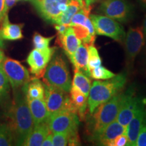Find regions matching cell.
<instances>
[{
  "instance_id": "6da1fadb",
  "label": "cell",
  "mask_w": 146,
  "mask_h": 146,
  "mask_svg": "<svg viewBox=\"0 0 146 146\" xmlns=\"http://www.w3.org/2000/svg\"><path fill=\"white\" fill-rule=\"evenodd\" d=\"M14 100L8 110L11 129L13 131L16 145H23L24 141L34 127L32 114L27 101L24 87L15 89Z\"/></svg>"
},
{
  "instance_id": "7a4b0ae2",
  "label": "cell",
  "mask_w": 146,
  "mask_h": 146,
  "mask_svg": "<svg viewBox=\"0 0 146 146\" xmlns=\"http://www.w3.org/2000/svg\"><path fill=\"white\" fill-rule=\"evenodd\" d=\"M127 83L125 74H116L106 81L93 82L87 99L89 113L92 114L99 106L119 94Z\"/></svg>"
},
{
  "instance_id": "3957f363",
  "label": "cell",
  "mask_w": 146,
  "mask_h": 146,
  "mask_svg": "<svg viewBox=\"0 0 146 146\" xmlns=\"http://www.w3.org/2000/svg\"><path fill=\"white\" fill-rule=\"evenodd\" d=\"M43 81L45 84L70 92L72 87L71 76L66 62L61 54L55 55L50 60L45 70Z\"/></svg>"
},
{
  "instance_id": "277c9868",
  "label": "cell",
  "mask_w": 146,
  "mask_h": 146,
  "mask_svg": "<svg viewBox=\"0 0 146 146\" xmlns=\"http://www.w3.org/2000/svg\"><path fill=\"white\" fill-rule=\"evenodd\" d=\"M122 98L123 94L120 92L96 109L92 114L93 137L101 132L109 124L116 120Z\"/></svg>"
},
{
  "instance_id": "5b68a950",
  "label": "cell",
  "mask_w": 146,
  "mask_h": 146,
  "mask_svg": "<svg viewBox=\"0 0 146 146\" xmlns=\"http://www.w3.org/2000/svg\"><path fill=\"white\" fill-rule=\"evenodd\" d=\"M45 100L49 114L52 115L60 111L68 110L77 114L68 93L58 87L45 84Z\"/></svg>"
},
{
  "instance_id": "8992f818",
  "label": "cell",
  "mask_w": 146,
  "mask_h": 146,
  "mask_svg": "<svg viewBox=\"0 0 146 146\" xmlns=\"http://www.w3.org/2000/svg\"><path fill=\"white\" fill-rule=\"evenodd\" d=\"M89 18L94 25L96 35L108 36L120 43L124 41L125 31L118 21L100 14H90Z\"/></svg>"
},
{
  "instance_id": "52a82bcc",
  "label": "cell",
  "mask_w": 146,
  "mask_h": 146,
  "mask_svg": "<svg viewBox=\"0 0 146 146\" xmlns=\"http://www.w3.org/2000/svg\"><path fill=\"white\" fill-rule=\"evenodd\" d=\"M99 11L103 15L124 23L132 18L134 9L127 0H103Z\"/></svg>"
},
{
  "instance_id": "ba28073f",
  "label": "cell",
  "mask_w": 146,
  "mask_h": 146,
  "mask_svg": "<svg viewBox=\"0 0 146 146\" xmlns=\"http://www.w3.org/2000/svg\"><path fill=\"white\" fill-rule=\"evenodd\" d=\"M1 66L14 90L23 88L31 81L28 70L18 60L4 58Z\"/></svg>"
},
{
  "instance_id": "9c48e42d",
  "label": "cell",
  "mask_w": 146,
  "mask_h": 146,
  "mask_svg": "<svg viewBox=\"0 0 146 146\" xmlns=\"http://www.w3.org/2000/svg\"><path fill=\"white\" fill-rule=\"evenodd\" d=\"M71 0H33L36 11L43 19L56 25Z\"/></svg>"
},
{
  "instance_id": "30bf717a",
  "label": "cell",
  "mask_w": 146,
  "mask_h": 146,
  "mask_svg": "<svg viewBox=\"0 0 146 146\" xmlns=\"http://www.w3.org/2000/svg\"><path fill=\"white\" fill-rule=\"evenodd\" d=\"M47 124L52 133L77 131L79 118L76 113L63 110L50 115Z\"/></svg>"
},
{
  "instance_id": "8fae6325",
  "label": "cell",
  "mask_w": 146,
  "mask_h": 146,
  "mask_svg": "<svg viewBox=\"0 0 146 146\" xmlns=\"http://www.w3.org/2000/svg\"><path fill=\"white\" fill-rule=\"evenodd\" d=\"M56 47H47L46 48H35L29 54L27 62L30 67V71L36 76V78L43 77L47 66L54 56Z\"/></svg>"
},
{
  "instance_id": "7c38bea8",
  "label": "cell",
  "mask_w": 146,
  "mask_h": 146,
  "mask_svg": "<svg viewBox=\"0 0 146 146\" xmlns=\"http://www.w3.org/2000/svg\"><path fill=\"white\" fill-rule=\"evenodd\" d=\"M143 100V98L137 96L132 89H129L123 94L121 104L116 120L124 127H127Z\"/></svg>"
},
{
  "instance_id": "4fadbf2b",
  "label": "cell",
  "mask_w": 146,
  "mask_h": 146,
  "mask_svg": "<svg viewBox=\"0 0 146 146\" xmlns=\"http://www.w3.org/2000/svg\"><path fill=\"white\" fill-rule=\"evenodd\" d=\"M144 33L142 27L130 28L126 33L124 43L126 57L129 64L133 63L145 44Z\"/></svg>"
},
{
  "instance_id": "5bb4252c",
  "label": "cell",
  "mask_w": 146,
  "mask_h": 146,
  "mask_svg": "<svg viewBox=\"0 0 146 146\" xmlns=\"http://www.w3.org/2000/svg\"><path fill=\"white\" fill-rule=\"evenodd\" d=\"M146 117V99H143L132 119L126 127L128 146H135L137 137Z\"/></svg>"
},
{
  "instance_id": "9a60e30c",
  "label": "cell",
  "mask_w": 146,
  "mask_h": 146,
  "mask_svg": "<svg viewBox=\"0 0 146 146\" xmlns=\"http://www.w3.org/2000/svg\"><path fill=\"white\" fill-rule=\"evenodd\" d=\"M56 41L58 45L62 47L70 62H72L74 52L82 43L81 40L76 36L72 27L68 26L64 33L58 34V39Z\"/></svg>"
},
{
  "instance_id": "2e32d148",
  "label": "cell",
  "mask_w": 146,
  "mask_h": 146,
  "mask_svg": "<svg viewBox=\"0 0 146 146\" xmlns=\"http://www.w3.org/2000/svg\"><path fill=\"white\" fill-rule=\"evenodd\" d=\"M126 133V127L120 124L117 120H114L109 124L101 132L93 137V139L100 145L108 146L110 141L120 135Z\"/></svg>"
},
{
  "instance_id": "e0dca14e",
  "label": "cell",
  "mask_w": 146,
  "mask_h": 146,
  "mask_svg": "<svg viewBox=\"0 0 146 146\" xmlns=\"http://www.w3.org/2000/svg\"><path fill=\"white\" fill-rule=\"evenodd\" d=\"M27 101L31 112L34 126L47 122L50 114L47 110L45 100L32 99L27 97Z\"/></svg>"
},
{
  "instance_id": "ac0fdd59",
  "label": "cell",
  "mask_w": 146,
  "mask_h": 146,
  "mask_svg": "<svg viewBox=\"0 0 146 146\" xmlns=\"http://www.w3.org/2000/svg\"><path fill=\"white\" fill-rule=\"evenodd\" d=\"M23 24H12L8 20V14L5 16L1 27H0V36L3 39L9 41H16L22 39Z\"/></svg>"
},
{
  "instance_id": "d6986e66",
  "label": "cell",
  "mask_w": 146,
  "mask_h": 146,
  "mask_svg": "<svg viewBox=\"0 0 146 146\" xmlns=\"http://www.w3.org/2000/svg\"><path fill=\"white\" fill-rule=\"evenodd\" d=\"M51 132L47 122L34 126L30 135L24 141L23 145L26 146H40L42 145L43 140Z\"/></svg>"
},
{
  "instance_id": "ffe728a7",
  "label": "cell",
  "mask_w": 146,
  "mask_h": 146,
  "mask_svg": "<svg viewBox=\"0 0 146 146\" xmlns=\"http://www.w3.org/2000/svg\"><path fill=\"white\" fill-rule=\"evenodd\" d=\"M89 49L88 45L81 43L77 50L74 52L73 59L71 62L74 65L75 70H80L90 77L88 68Z\"/></svg>"
},
{
  "instance_id": "44dd1931",
  "label": "cell",
  "mask_w": 146,
  "mask_h": 146,
  "mask_svg": "<svg viewBox=\"0 0 146 146\" xmlns=\"http://www.w3.org/2000/svg\"><path fill=\"white\" fill-rule=\"evenodd\" d=\"M70 99L73 104L76 107L79 119L83 120L87 114V109L88 107V102H87L88 98L81 91L72 85L70 89Z\"/></svg>"
},
{
  "instance_id": "7402d4cb",
  "label": "cell",
  "mask_w": 146,
  "mask_h": 146,
  "mask_svg": "<svg viewBox=\"0 0 146 146\" xmlns=\"http://www.w3.org/2000/svg\"><path fill=\"white\" fill-rule=\"evenodd\" d=\"M23 87L28 98L45 100V86L38 78H32L31 82H29Z\"/></svg>"
},
{
  "instance_id": "603a6c76",
  "label": "cell",
  "mask_w": 146,
  "mask_h": 146,
  "mask_svg": "<svg viewBox=\"0 0 146 146\" xmlns=\"http://www.w3.org/2000/svg\"><path fill=\"white\" fill-rule=\"evenodd\" d=\"M72 85L81 91L88 98L91 87V81L89 76L81 71L75 70Z\"/></svg>"
},
{
  "instance_id": "cb8c5ba5",
  "label": "cell",
  "mask_w": 146,
  "mask_h": 146,
  "mask_svg": "<svg viewBox=\"0 0 146 146\" xmlns=\"http://www.w3.org/2000/svg\"><path fill=\"white\" fill-rule=\"evenodd\" d=\"M82 8V6L77 0H71L68 3L66 10L62 14L56 25H65L69 26L73 16Z\"/></svg>"
},
{
  "instance_id": "d4e9b609",
  "label": "cell",
  "mask_w": 146,
  "mask_h": 146,
  "mask_svg": "<svg viewBox=\"0 0 146 146\" xmlns=\"http://www.w3.org/2000/svg\"><path fill=\"white\" fill-rule=\"evenodd\" d=\"M14 140L13 131L8 124H0V146L12 145Z\"/></svg>"
},
{
  "instance_id": "484cf974",
  "label": "cell",
  "mask_w": 146,
  "mask_h": 146,
  "mask_svg": "<svg viewBox=\"0 0 146 146\" xmlns=\"http://www.w3.org/2000/svg\"><path fill=\"white\" fill-rule=\"evenodd\" d=\"M90 77L95 80H108L112 78L116 75L112 71L105 68L104 66H100L89 71Z\"/></svg>"
},
{
  "instance_id": "4316f807",
  "label": "cell",
  "mask_w": 146,
  "mask_h": 146,
  "mask_svg": "<svg viewBox=\"0 0 146 146\" xmlns=\"http://www.w3.org/2000/svg\"><path fill=\"white\" fill-rule=\"evenodd\" d=\"M89 49V60H88V68L90 71L96 67L102 65V60L100 57L98 49L94 45H91L88 46Z\"/></svg>"
},
{
  "instance_id": "83f0119b",
  "label": "cell",
  "mask_w": 146,
  "mask_h": 146,
  "mask_svg": "<svg viewBox=\"0 0 146 146\" xmlns=\"http://www.w3.org/2000/svg\"><path fill=\"white\" fill-rule=\"evenodd\" d=\"M10 91V83L0 65V104L8 96Z\"/></svg>"
},
{
  "instance_id": "f1b7e54d",
  "label": "cell",
  "mask_w": 146,
  "mask_h": 146,
  "mask_svg": "<svg viewBox=\"0 0 146 146\" xmlns=\"http://www.w3.org/2000/svg\"><path fill=\"white\" fill-rule=\"evenodd\" d=\"M54 38V36L45 37L38 33H35L34 34L33 37L34 47L36 49H39V50L46 48V47H49L50 42L52 41Z\"/></svg>"
},
{
  "instance_id": "f546056e",
  "label": "cell",
  "mask_w": 146,
  "mask_h": 146,
  "mask_svg": "<svg viewBox=\"0 0 146 146\" xmlns=\"http://www.w3.org/2000/svg\"><path fill=\"white\" fill-rule=\"evenodd\" d=\"M70 133L68 132L53 133V145L65 146L68 145Z\"/></svg>"
},
{
  "instance_id": "4dcf8cb0",
  "label": "cell",
  "mask_w": 146,
  "mask_h": 146,
  "mask_svg": "<svg viewBox=\"0 0 146 146\" xmlns=\"http://www.w3.org/2000/svg\"><path fill=\"white\" fill-rule=\"evenodd\" d=\"M135 146H146V117L138 135Z\"/></svg>"
},
{
  "instance_id": "1f68e13d",
  "label": "cell",
  "mask_w": 146,
  "mask_h": 146,
  "mask_svg": "<svg viewBox=\"0 0 146 146\" xmlns=\"http://www.w3.org/2000/svg\"><path fill=\"white\" fill-rule=\"evenodd\" d=\"M128 145V137L127 134L123 133V134L120 135L110 141L108 146H125Z\"/></svg>"
},
{
  "instance_id": "d6a6232c",
  "label": "cell",
  "mask_w": 146,
  "mask_h": 146,
  "mask_svg": "<svg viewBox=\"0 0 146 146\" xmlns=\"http://www.w3.org/2000/svg\"><path fill=\"white\" fill-rule=\"evenodd\" d=\"M8 13H6L5 12V0H0V24L2 23L3 18Z\"/></svg>"
},
{
  "instance_id": "836d02e7",
  "label": "cell",
  "mask_w": 146,
  "mask_h": 146,
  "mask_svg": "<svg viewBox=\"0 0 146 146\" xmlns=\"http://www.w3.org/2000/svg\"><path fill=\"white\" fill-rule=\"evenodd\" d=\"M53 133H50V134L47 135L45 139L43 140V143H42V146H53Z\"/></svg>"
},
{
  "instance_id": "e575fe53",
  "label": "cell",
  "mask_w": 146,
  "mask_h": 146,
  "mask_svg": "<svg viewBox=\"0 0 146 146\" xmlns=\"http://www.w3.org/2000/svg\"><path fill=\"white\" fill-rule=\"evenodd\" d=\"M68 26L65 25H55V29L57 31L58 34L61 35L64 33L66 31L67 28H68Z\"/></svg>"
},
{
  "instance_id": "d590c367",
  "label": "cell",
  "mask_w": 146,
  "mask_h": 146,
  "mask_svg": "<svg viewBox=\"0 0 146 146\" xmlns=\"http://www.w3.org/2000/svg\"><path fill=\"white\" fill-rule=\"evenodd\" d=\"M17 0H5V12L8 13L9 10L13 7V5L15 4Z\"/></svg>"
},
{
  "instance_id": "8d00e7d4",
  "label": "cell",
  "mask_w": 146,
  "mask_h": 146,
  "mask_svg": "<svg viewBox=\"0 0 146 146\" xmlns=\"http://www.w3.org/2000/svg\"><path fill=\"white\" fill-rule=\"evenodd\" d=\"M103 1V0H84L85 1V5L87 6H92L93 3L97 2V1Z\"/></svg>"
},
{
  "instance_id": "74e56055",
  "label": "cell",
  "mask_w": 146,
  "mask_h": 146,
  "mask_svg": "<svg viewBox=\"0 0 146 146\" xmlns=\"http://www.w3.org/2000/svg\"><path fill=\"white\" fill-rule=\"evenodd\" d=\"M77 1L80 3H81V6H82V8L87 9V8H92V6H87V5H85L84 0H77Z\"/></svg>"
},
{
  "instance_id": "f35d334b",
  "label": "cell",
  "mask_w": 146,
  "mask_h": 146,
  "mask_svg": "<svg viewBox=\"0 0 146 146\" xmlns=\"http://www.w3.org/2000/svg\"><path fill=\"white\" fill-rule=\"evenodd\" d=\"M5 56H4V54H3V52H2V50L0 49V65H1V62H2V61L4 59Z\"/></svg>"
},
{
  "instance_id": "ab89813d",
  "label": "cell",
  "mask_w": 146,
  "mask_h": 146,
  "mask_svg": "<svg viewBox=\"0 0 146 146\" xmlns=\"http://www.w3.org/2000/svg\"><path fill=\"white\" fill-rule=\"evenodd\" d=\"M143 30V33H144V35L146 36V15L145 16V18H144Z\"/></svg>"
},
{
  "instance_id": "60d3db41",
  "label": "cell",
  "mask_w": 146,
  "mask_h": 146,
  "mask_svg": "<svg viewBox=\"0 0 146 146\" xmlns=\"http://www.w3.org/2000/svg\"><path fill=\"white\" fill-rule=\"evenodd\" d=\"M138 2L144 8H146V0H137Z\"/></svg>"
},
{
  "instance_id": "b9f144b4",
  "label": "cell",
  "mask_w": 146,
  "mask_h": 146,
  "mask_svg": "<svg viewBox=\"0 0 146 146\" xmlns=\"http://www.w3.org/2000/svg\"><path fill=\"white\" fill-rule=\"evenodd\" d=\"M3 39H2V38L0 36V47H2V48L4 47V43H3Z\"/></svg>"
}]
</instances>
